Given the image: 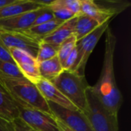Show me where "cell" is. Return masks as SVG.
I'll return each mask as SVG.
<instances>
[{"label": "cell", "mask_w": 131, "mask_h": 131, "mask_svg": "<svg viewBox=\"0 0 131 131\" xmlns=\"http://www.w3.org/2000/svg\"><path fill=\"white\" fill-rule=\"evenodd\" d=\"M15 104L19 112V118L33 130L36 131H58L55 118L53 115L25 104L19 103H15Z\"/></svg>", "instance_id": "5b68a950"}, {"label": "cell", "mask_w": 131, "mask_h": 131, "mask_svg": "<svg viewBox=\"0 0 131 131\" xmlns=\"http://www.w3.org/2000/svg\"><path fill=\"white\" fill-rule=\"evenodd\" d=\"M59 4L71 12L75 15L81 14V2L80 0H58Z\"/></svg>", "instance_id": "603a6c76"}, {"label": "cell", "mask_w": 131, "mask_h": 131, "mask_svg": "<svg viewBox=\"0 0 131 131\" xmlns=\"http://www.w3.org/2000/svg\"><path fill=\"white\" fill-rule=\"evenodd\" d=\"M44 8L45 7H41L11 18L0 19V29L23 32L33 25L37 17L43 12Z\"/></svg>", "instance_id": "9c48e42d"}, {"label": "cell", "mask_w": 131, "mask_h": 131, "mask_svg": "<svg viewBox=\"0 0 131 131\" xmlns=\"http://www.w3.org/2000/svg\"><path fill=\"white\" fill-rule=\"evenodd\" d=\"M38 71L41 78L51 82L63 72L64 68L58 58L56 56L51 59L39 62Z\"/></svg>", "instance_id": "9a60e30c"}, {"label": "cell", "mask_w": 131, "mask_h": 131, "mask_svg": "<svg viewBox=\"0 0 131 131\" xmlns=\"http://www.w3.org/2000/svg\"><path fill=\"white\" fill-rule=\"evenodd\" d=\"M0 42L8 49H22L28 51L36 58L39 41L23 32L0 29Z\"/></svg>", "instance_id": "ba28073f"}, {"label": "cell", "mask_w": 131, "mask_h": 131, "mask_svg": "<svg viewBox=\"0 0 131 131\" xmlns=\"http://www.w3.org/2000/svg\"><path fill=\"white\" fill-rule=\"evenodd\" d=\"M77 16L64 22L54 31L45 37L41 41L59 47L61 44L74 34V26Z\"/></svg>", "instance_id": "4fadbf2b"}, {"label": "cell", "mask_w": 131, "mask_h": 131, "mask_svg": "<svg viewBox=\"0 0 131 131\" xmlns=\"http://www.w3.org/2000/svg\"><path fill=\"white\" fill-rule=\"evenodd\" d=\"M87 107L84 114L94 131H119L118 118L113 117L99 101L91 86L86 90Z\"/></svg>", "instance_id": "277c9868"}, {"label": "cell", "mask_w": 131, "mask_h": 131, "mask_svg": "<svg viewBox=\"0 0 131 131\" xmlns=\"http://www.w3.org/2000/svg\"><path fill=\"white\" fill-rule=\"evenodd\" d=\"M51 83L79 111L84 112L87 107L86 90L89 86L84 76L64 70Z\"/></svg>", "instance_id": "3957f363"}, {"label": "cell", "mask_w": 131, "mask_h": 131, "mask_svg": "<svg viewBox=\"0 0 131 131\" xmlns=\"http://www.w3.org/2000/svg\"><path fill=\"white\" fill-rule=\"evenodd\" d=\"M15 131H36L28 127L25 122H23L20 118L15 119L12 121Z\"/></svg>", "instance_id": "d4e9b609"}, {"label": "cell", "mask_w": 131, "mask_h": 131, "mask_svg": "<svg viewBox=\"0 0 131 131\" xmlns=\"http://www.w3.org/2000/svg\"><path fill=\"white\" fill-rule=\"evenodd\" d=\"M105 32V51L102 71L97 82L91 86V88L106 110L113 117L118 118V112L123 103V97L117 88L114 74V58L117 38L110 27Z\"/></svg>", "instance_id": "6da1fadb"}, {"label": "cell", "mask_w": 131, "mask_h": 131, "mask_svg": "<svg viewBox=\"0 0 131 131\" xmlns=\"http://www.w3.org/2000/svg\"><path fill=\"white\" fill-rule=\"evenodd\" d=\"M55 118V121H56V124H57V127L58 131H74L73 130L70 129L69 127H68L64 123H62L60 120H58V118Z\"/></svg>", "instance_id": "83f0119b"}, {"label": "cell", "mask_w": 131, "mask_h": 131, "mask_svg": "<svg viewBox=\"0 0 131 131\" xmlns=\"http://www.w3.org/2000/svg\"><path fill=\"white\" fill-rule=\"evenodd\" d=\"M15 0H0V8L14 2Z\"/></svg>", "instance_id": "f1b7e54d"}, {"label": "cell", "mask_w": 131, "mask_h": 131, "mask_svg": "<svg viewBox=\"0 0 131 131\" xmlns=\"http://www.w3.org/2000/svg\"><path fill=\"white\" fill-rule=\"evenodd\" d=\"M53 116L74 131H94L87 117L81 111H70L55 104L48 102Z\"/></svg>", "instance_id": "52a82bcc"}, {"label": "cell", "mask_w": 131, "mask_h": 131, "mask_svg": "<svg viewBox=\"0 0 131 131\" xmlns=\"http://www.w3.org/2000/svg\"><path fill=\"white\" fill-rule=\"evenodd\" d=\"M99 25V23L94 18L80 14L77 16V20L74 26V36L76 37L77 41L81 40L93 31H94Z\"/></svg>", "instance_id": "2e32d148"}, {"label": "cell", "mask_w": 131, "mask_h": 131, "mask_svg": "<svg viewBox=\"0 0 131 131\" xmlns=\"http://www.w3.org/2000/svg\"><path fill=\"white\" fill-rule=\"evenodd\" d=\"M76 45H77V39L74 35H73L71 37H69L68 39H66L64 41H63L59 46L57 57L58 58L61 64H62V67L67 58L69 56L71 52L75 48Z\"/></svg>", "instance_id": "44dd1931"}, {"label": "cell", "mask_w": 131, "mask_h": 131, "mask_svg": "<svg viewBox=\"0 0 131 131\" xmlns=\"http://www.w3.org/2000/svg\"><path fill=\"white\" fill-rule=\"evenodd\" d=\"M112 20L113 19H110L101 24L91 34H89L81 40L77 41L76 46L78 49V64L75 71L76 74L84 76L85 67L88 58L94 51V48L96 47L97 42L101 39V36L109 27V25Z\"/></svg>", "instance_id": "8992f818"}, {"label": "cell", "mask_w": 131, "mask_h": 131, "mask_svg": "<svg viewBox=\"0 0 131 131\" xmlns=\"http://www.w3.org/2000/svg\"><path fill=\"white\" fill-rule=\"evenodd\" d=\"M35 86L47 102L55 104L70 111H78V109L67 99L51 82L41 78L35 84Z\"/></svg>", "instance_id": "30bf717a"}, {"label": "cell", "mask_w": 131, "mask_h": 131, "mask_svg": "<svg viewBox=\"0 0 131 131\" xmlns=\"http://www.w3.org/2000/svg\"><path fill=\"white\" fill-rule=\"evenodd\" d=\"M53 19H54V17L52 12L48 7H45L43 12L37 17L33 25H37L42 24V23H45V22H48Z\"/></svg>", "instance_id": "cb8c5ba5"}, {"label": "cell", "mask_w": 131, "mask_h": 131, "mask_svg": "<svg viewBox=\"0 0 131 131\" xmlns=\"http://www.w3.org/2000/svg\"><path fill=\"white\" fill-rule=\"evenodd\" d=\"M0 117L12 122L19 118L18 107L11 96L0 86Z\"/></svg>", "instance_id": "5bb4252c"}, {"label": "cell", "mask_w": 131, "mask_h": 131, "mask_svg": "<svg viewBox=\"0 0 131 131\" xmlns=\"http://www.w3.org/2000/svg\"><path fill=\"white\" fill-rule=\"evenodd\" d=\"M0 60L7 61V62L15 63L11 54H10L8 49L6 48L1 42H0Z\"/></svg>", "instance_id": "484cf974"}, {"label": "cell", "mask_w": 131, "mask_h": 131, "mask_svg": "<svg viewBox=\"0 0 131 131\" xmlns=\"http://www.w3.org/2000/svg\"><path fill=\"white\" fill-rule=\"evenodd\" d=\"M22 76L33 84L38 83L41 78L38 71V62L37 60L25 61L16 64Z\"/></svg>", "instance_id": "ac0fdd59"}, {"label": "cell", "mask_w": 131, "mask_h": 131, "mask_svg": "<svg viewBox=\"0 0 131 131\" xmlns=\"http://www.w3.org/2000/svg\"><path fill=\"white\" fill-rule=\"evenodd\" d=\"M61 24H63V22L54 18L45 23H42L40 25H33L28 29H27L26 31H23V33L35 39L36 41H40L45 37L48 36L49 34L54 31Z\"/></svg>", "instance_id": "e0dca14e"}, {"label": "cell", "mask_w": 131, "mask_h": 131, "mask_svg": "<svg viewBox=\"0 0 131 131\" xmlns=\"http://www.w3.org/2000/svg\"><path fill=\"white\" fill-rule=\"evenodd\" d=\"M0 131H15L12 122L7 121L0 117Z\"/></svg>", "instance_id": "4316f807"}, {"label": "cell", "mask_w": 131, "mask_h": 131, "mask_svg": "<svg viewBox=\"0 0 131 131\" xmlns=\"http://www.w3.org/2000/svg\"><path fill=\"white\" fill-rule=\"evenodd\" d=\"M59 47L54 45L40 41L38 43V50L36 55L37 61L41 62L49 59H51L57 56Z\"/></svg>", "instance_id": "d6986e66"}, {"label": "cell", "mask_w": 131, "mask_h": 131, "mask_svg": "<svg viewBox=\"0 0 131 131\" xmlns=\"http://www.w3.org/2000/svg\"><path fill=\"white\" fill-rule=\"evenodd\" d=\"M0 75L11 78H24L15 63L0 60Z\"/></svg>", "instance_id": "7402d4cb"}, {"label": "cell", "mask_w": 131, "mask_h": 131, "mask_svg": "<svg viewBox=\"0 0 131 131\" xmlns=\"http://www.w3.org/2000/svg\"><path fill=\"white\" fill-rule=\"evenodd\" d=\"M41 7L36 0H15L11 4L0 8V19L11 18Z\"/></svg>", "instance_id": "7c38bea8"}, {"label": "cell", "mask_w": 131, "mask_h": 131, "mask_svg": "<svg viewBox=\"0 0 131 131\" xmlns=\"http://www.w3.org/2000/svg\"><path fill=\"white\" fill-rule=\"evenodd\" d=\"M81 14L88 15L95 19L99 25L113 19L117 13L111 8L101 6L97 2L93 0H80Z\"/></svg>", "instance_id": "8fae6325"}, {"label": "cell", "mask_w": 131, "mask_h": 131, "mask_svg": "<svg viewBox=\"0 0 131 131\" xmlns=\"http://www.w3.org/2000/svg\"><path fill=\"white\" fill-rule=\"evenodd\" d=\"M48 8L52 12L54 18L63 23L75 16H78L61 5L58 0H52L51 3L48 6Z\"/></svg>", "instance_id": "ffe728a7"}, {"label": "cell", "mask_w": 131, "mask_h": 131, "mask_svg": "<svg viewBox=\"0 0 131 131\" xmlns=\"http://www.w3.org/2000/svg\"><path fill=\"white\" fill-rule=\"evenodd\" d=\"M0 86L15 103L25 104L53 115L48 102L35 84L25 78H11L0 75Z\"/></svg>", "instance_id": "7a4b0ae2"}]
</instances>
